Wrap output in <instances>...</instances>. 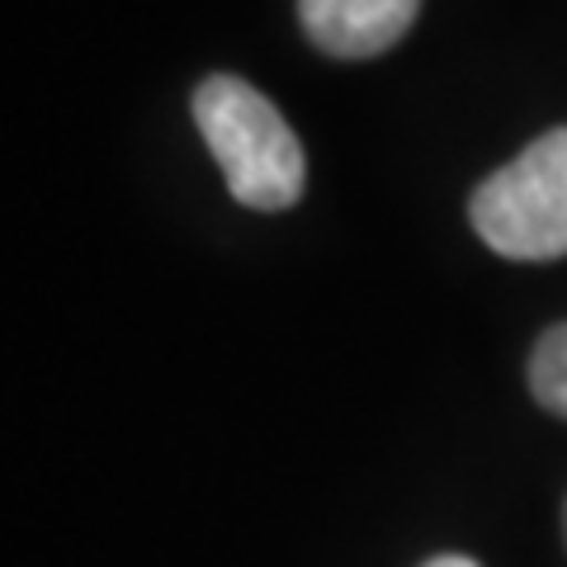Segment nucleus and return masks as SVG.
Instances as JSON below:
<instances>
[{
  "label": "nucleus",
  "instance_id": "nucleus-1",
  "mask_svg": "<svg viewBox=\"0 0 567 567\" xmlns=\"http://www.w3.org/2000/svg\"><path fill=\"white\" fill-rule=\"evenodd\" d=\"M194 123L223 166L233 199L260 213L293 208L303 199L308 162L284 114L241 76H208L194 91Z\"/></svg>",
  "mask_w": 567,
  "mask_h": 567
},
{
  "label": "nucleus",
  "instance_id": "nucleus-2",
  "mask_svg": "<svg viewBox=\"0 0 567 567\" xmlns=\"http://www.w3.org/2000/svg\"><path fill=\"white\" fill-rule=\"evenodd\" d=\"M473 227L506 260L567 256V128L535 137L473 189Z\"/></svg>",
  "mask_w": 567,
  "mask_h": 567
},
{
  "label": "nucleus",
  "instance_id": "nucleus-3",
  "mask_svg": "<svg viewBox=\"0 0 567 567\" xmlns=\"http://www.w3.org/2000/svg\"><path fill=\"white\" fill-rule=\"evenodd\" d=\"M421 0H298V20L308 39L346 62L379 58L406 39Z\"/></svg>",
  "mask_w": 567,
  "mask_h": 567
},
{
  "label": "nucleus",
  "instance_id": "nucleus-4",
  "mask_svg": "<svg viewBox=\"0 0 567 567\" xmlns=\"http://www.w3.org/2000/svg\"><path fill=\"white\" fill-rule=\"evenodd\" d=\"M529 388H535L539 406L567 416V322L539 336L535 360H529Z\"/></svg>",
  "mask_w": 567,
  "mask_h": 567
},
{
  "label": "nucleus",
  "instance_id": "nucleus-5",
  "mask_svg": "<svg viewBox=\"0 0 567 567\" xmlns=\"http://www.w3.org/2000/svg\"><path fill=\"white\" fill-rule=\"evenodd\" d=\"M421 567H477L473 558H458V554H445V558H431V563H421Z\"/></svg>",
  "mask_w": 567,
  "mask_h": 567
}]
</instances>
